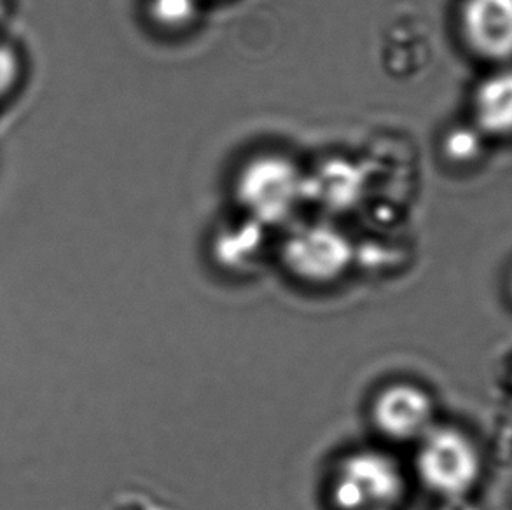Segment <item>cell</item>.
<instances>
[{
    "mask_svg": "<svg viewBox=\"0 0 512 510\" xmlns=\"http://www.w3.org/2000/svg\"><path fill=\"white\" fill-rule=\"evenodd\" d=\"M408 476L397 456L380 448L346 453L334 465L327 483L333 510H401Z\"/></svg>",
    "mask_w": 512,
    "mask_h": 510,
    "instance_id": "1",
    "label": "cell"
},
{
    "mask_svg": "<svg viewBox=\"0 0 512 510\" xmlns=\"http://www.w3.org/2000/svg\"><path fill=\"white\" fill-rule=\"evenodd\" d=\"M415 474L441 500L469 497L481 476V456L462 430L436 425L416 444Z\"/></svg>",
    "mask_w": 512,
    "mask_h": 510,
    "instance_id": "2",
    "label": "cell"
},
{
    "mask_svg": "<svg viewBox=\"0 0 512 510\" xmlns=\"http://www.w3.org/2000/svg\"><path fill=\"white\" fill-rule=\"evenodd\" d=\"M236 196L252 221L280 224L305 200V175L287 158L259 156L238 175Z\"/></svg>",
    "mask_w": 512,
    "mask_h": 510,
    "instance_id": "3",
    "label": "cell"
},
{
    "mask_svg": "<svg viewBox=\"0 0 512 510\" xmlns=\"http://www.w3.org/2000/svg\"><path fill=\"white\" fill-rule=\"evenodd\" d=\"M282 261L298 282L326 287L348 273L355 261V247L340 229L312 224L296 229L285 240Z\"/></svg>",
    "mask_w": 512,
    "mask_h": 510,
    "instance_id": "4",
    "label": "cell"
},
{
    "mask_svg": "<svg viewBox=\"0 0 512 510\" xmlns=\"http://www.w3.org/2000/svg\"><path fill=\"white\" fill-rule=\"evenodd\" d=\"M369 421L385 441L418 444L436 427V404L422 385L394 381L381 386L374 395Z\"/></svg>",
    "mask_w": 512,
    "mask_h": 510,
    "instance_id": "5",
    "label": "cell"
},
{
    "mask_svg": "<svg viewBox=\"0 0 512 510\" xmlns=\"http://www.w3.org/2000/svg\"><path fill=\"white\" fill-rule=\"evenodd\" d=\"M462 27L479 55L495 60L512 56V0H467Z\"/></svg>",
    "mask_w": 512,
    "mask_h": 510,
    "instance_id": "6",
    "label": "cell"
},
{
    "mask_svg": "<svg viewBox=\"0 0 512 510\" xmlns=\"http://www.w3.org/2000/svg\"><path fill=\"white\" fill-rule=\"evenodd\" d=\"M364 177L348 161L333 159L320 166L312 177H305V200L312 198L327 210H346L353 207L362 194Z\"/></svg>",
    "mask_w": 512,
    "mask_h": 510,
    "instance_id": "7",
    "label": "cell"
},
{
    "mask_svg": "<svg viewBox=\"0 0 512 510\" xmlns=\"http://www.w3.org/2000/svg\"><path fill=\"white\" fill-rule=\"evenodd\" d=\"M263 228L249 219L222 231L215 240V259L233 275H256L264 259Z\"/></svg>",
    "mask_w": 512,
    "mask_h": 510,
    "instance_id": "8",
    "label": "cell"
},
{
    "mask_svg": "<svg viewBox=\"0 0 512 510\" xmlns=\"http://www.w3.org/2000/svg\"><path fill=\"white\" fill-rule=\"evenodd\" d=\"M474 111L479 128L486 133H512V70L488 77L479 86Z\"/></svg>",
    "mask_w": 512,
    "mask_h": 510,
    "instance_id": "9",
    "label": "cell"
},
{
    "mask_svg": "<svg viewBox=\"0 0 512 510\" xmlns=\"http://www.w3.org/2000/svg\"><path fill=\"white\" fill-rule=\"evenodd\" d=\"M147 13L161 28L179 30L196 16V0H149Z\"/></svg>",
    "mask_w": 512,
    "mask_h": 510,
    "instance_id": "10",
    "label": "cell"
},
{
    "mask_svg": "<svg viewBox=\"0 0 512 510\" xmlns=\"http://www.w3.org/2000/svg\"><path fill=\"white\" fill-rule=\"evenodd\" d=\"M109 510H175L167 500L156 497L147 490L126 488L112 498Z\"/></svg>",
    "mask_w": 512,
    "mask_h": 510,
    "instance_id": "11",
    "label": "cell"
},
{
    "mask_svg": "<svg viewBox=\"0 0 512 510\" xmlns=\"http://www.w3.org/2000/svg\"><path fill=\"white\" fill-rule=\"evenodd\" d=\"M478 135L474 131L457 130L451 133L446 140V151L450 152L451 158L469 159L478 152Z\"/></svg>",
    "mask_w": 512,
    "mask_h": 510,
    "instance_id": "12",
    "label": "cell"
},
{
    "mask_svg": "<svg viewBox=\"0 0 512 510\" xmlns=\"http://www.w3.org/2000/svg\"><path fill=\"white\" fill-rule=\"evenodd\" d=\"M439 510H478L476 505L472 504L469 497L451 498V500H443V507Z\"/></svg>",
    "mask_w": 512,
    "mask_h": 510,
    "instance_id": "13",
    "label": "cell"
}]
</instances>
